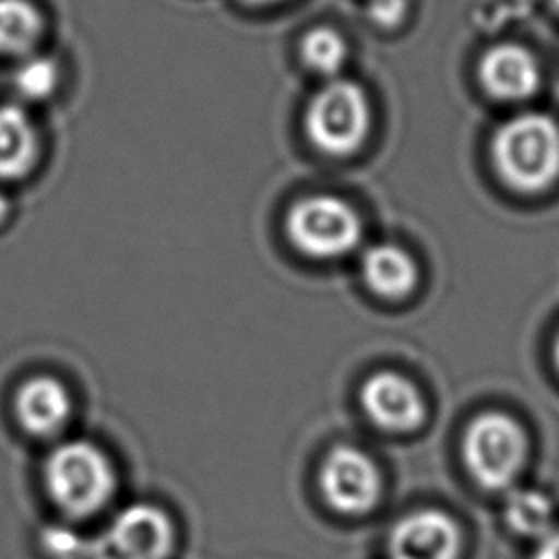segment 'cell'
<instances>
[{
	"label": "cell",
	"instance_id": "1",
	"mask_svg": "<svg viewBox=\"0 0 559 559\" xmlns=\"http://www.w3.org/2000/svg\"><path fill=\"white\" fill-rule=\"evenodd\" d=\"M41 474L50 502L63 515L76 520L103 511L118 489V474L109 454L90 439H70L55 445Z\"/></svg>",
	"mask_w": 559,
	"mask_h": 559
},
{
	"label": "cell",
	"instance_id": "2",
	"mask_svg": "<svg viewBox=\"0 0 559 559\" xmlns=\"http://www.w3.org/2000/svg\"><path fill=\"white\" fill-rule=\"evenodd\" d=\"M491 155L509 186L542 190L559 177V124L548 114H518L493 133Z\"/></svg>",
	"mask_w": 559,
	"mask_h": 559
},
{
	"label": "cell",
	"instance_id": "3",
	"mask_svg": "<svg viewBox=\"0 0 559 559\" xmlns=\"http://www.w3.org/2000/svg\"><path fill=\"white\" fill-rule=\"evenodd\" d=\"M284 229L299 253L319 260L349 253L362 234L354 207L332 194H310L295 201L286 212Z\"/></svg>",
	"mask_w": 559,
	"mask_h": 559
},
{
	"label": "cell",
	"instance_id": "4",
	"mask_svg": "<svg viewBox=\"0 0 559 559\" xmlns=\"http://www.w3.org/2000/svg\"><path fill=\"white\" fill-rule=\"evenodd\" d=\"M306 135L328 155L356 151L369 131V103L365 90L347 79L328 81L308 103Z\"/></svg>",
	"mask_w": 559,
	"mask_h": 559
},
{
	"label": "cell",
	"instance_id": "5",
	"mask_svg": "<svg viewBox=\"0 0 559 559\" xmlns=\"http://www.w3.org/2000/svg\"><path fill=\"white\" fill-rule=\"evenodd\" d=\"M175 546L170 515L151 502L120 509L109 524L87 539L85 559H168Z\"/></svg>",
	"mask_w": 559,
	"mask_h": 559
},
{
	"label": "cell",
	"instance_id": "6",
	"mask_svg": "<svg viewBox=\"0 0 559 559\" xmlns=\"http://www.w3.org/2000/svg\"><path fill=\"white\" fill-rule=\"evenodd\" d=\"M463 456L469 474L483 487L504 489L522 469L526 456L524 430L504 413H483L465 432Z\"/></svg>",
	"mask_w": 559,
	"mask_h": 559
},
{
	"label": "cell",
	"instance_id": "7",
	"mask_svg": "<svg viewBox=\"0 0 559 559\" xmlns=\"http://www.w3.org/2000/svg\"><path fill=\"white\" fill-rule=\"evenodd\" d=\"M319 487L325 502L345 515H362L376 507L382 489L376 463L352 445H336L319 469Z\"/></svg>",
	"mask_w": 559,
	"mask_h": 559
},
{
	"label": "cell",
	"instance_id": "8",
	"mask_svg": "<svg viewBox=\"0 0 559 559\" xmlns=\"http://www.w3.org/2000/svg\"><path fill=\"white\" fill-rule=\"evenodd\" d=\"M13 415L24 432L37 439L59 435L72 417L68 386L48 373H37L20 384L13 397Z\"/></svg>",
	"mask_w": 559,
	"mask_h": 559
},
{
	"label": "cell",
	"instance_id": "9",
	"mask_svg": "<svg viewBox=\"0 0 559 559\" xmlns=\"http://www.w3.org/2000/svg\"><path fill=\"white\" fill-rule=\"evenodd\" d=\"M459 550V526L441 511L411 513L389 535L391 559H456Z\"/></svg>",
	"mask_w": 559,
	"mask_h": 559
},
{
	"label": "cell",
	"instance_id": "10",
	"mask_svg": "<svg viewBox=\"0 0 559 559\" xmlns=\"http://www.w3.org/2000/svg\"><path fill=\"white\" fill-rule=\"evenodd\" d=\"M360 402L367 417L386 430H413L426 415L417 386L395 371L369 376L360 389Z\"/></svg>",
	"mask_w": 559,
	"mask_h": 559
},
{
	"label": "cell",
	"instance_id": "11",
	"mask_svg": "<svg viewBox=\"0 0 559 559\" xmlns=\"http://www.w3.org/2000/svg\"><path fill=\"white\" fill-rule=\"evenodd\" d=\"M478 76L487 94L500 100H522L539 87V66L535 57L518 44L491 46L478 63Z\"/></svg>",
	"mask_w": 559,
	"mask_h": 559
},
{
	"label": "cell",
	"instance_id": "12",
	"mask_svg": "<svg viewBox=\"0 0 559 559\" xmlns=\"http://www.w3.org/2000/svg\"><path fill=\"white\" fill-rule=\"evenodd\" d=\"M39 133L20 105H0V181L24 179L39 159Z\"/></svg>",
	"mask_w": 559,
	"mask_h": 559
},
{
	"label": "cell",
	"instance_id": "13",
	"mask_svg": "<svg viewBox=\"0 0 559 559\" xmlns=\"http://www.w3.org/2000/svg\"><path fill=\"white\" fill-rule=\"evenodd\" d=\"M362 277L373 293L386 299H400L413 290L417 266L402 247L382 242L367 249L362 258Z\"/></svg>",
	"mask_w": 559,
	"mask_h": 559
},
{
	"label": "cell",
	"instance_id": "14",
	"mask_svg": "<svg viewBox=\"0 0 559 559\" xmlns=\"http://www.w3.org/2000/svg\"><path fill=\"white\" fill-rule=\"evenodd\" d=\"M44 35V15L31 0H0V55L26 57Z\"/></svg>",
	"mask_w": 559,
	"mask_h": 559
},
{
	"label": "cell",
	"instance_id": "15",
	"mask_svg": "<svg viewBox=\"0 0 559 559\" xmlns=\"http://www.w3.org/2000/svg\"><path fill=\"white\" fill-rule=\"evenodd\" d=\"M507 524L526 537H542L550 531L552 504L537 489H513L504 504Z\"/></svg>",
	"mask_w": 559,
	"mask_h": 559
},
{
	"label": "cell",
	"instance_id": "16",
	"mask_svg": "<svg viewBox=\"0 0 559 559\" xmlns=\"http://www.w3.org/2000/svg\"><path fill=\"white\" fill-rule=\"evenodd\" d=\"M301 61L317 74L334 76L347 59L345 39L328 26H317L308 31L299 44Z\"/></svg>",
	"mask_w": 559,
	"mask_h": 559
},
{
	"label": "cell",
	"instance_id": "17",
	"mask_svg": "<svg viewBox=\"0 0 559 559\" xmlns=\"http://www.w3.org/2000/svg\"><path fill=\"white\" fill-rule=\"evenodd\" d=\"M59 83V68L55 59L44 55H26L13 74L17 94L26 100L48 98Z\"/></svg>",
	"mask_w": 559,
	"mask_h": 559
},
{
	"label": "cell",
	"instance_id": "18",
	"mask_svg": "<svg viewBox=\"0 0 559 559\" xmlns=\"http://www.w3.org/2000/svg\"><path fill=\"white\" fill-rule=\"evenodd\" d=\"M87 539L66 526H48L41 531V548L52 559H85Z\"/></svg>",
	"mask_w": 559,
	"mask_h": 559
},
{
	"label": "cell",
	"instance_id": "19",
	"mask_svg": "<svg viewBox=\"0 0 559 559\" xmlns=\"http://www.w3.org/2000/svg\"><path fill=\"white\" fill-rule=\"evenodd\" d=\"M406 11H408L406 0H369V7H367L371 22L384 28L397 26L404 20Z\"/></svg>",
	"mask_w": 559,
	"mask_h": 559
},
{
	"label": "cell",
	"instance_id": "20",
	"mask_svg": "<svg viewBox=\"0 0 559 559\" xmlns=\"http://www.w3.org/2000/svg\"><path fill=\"white\" fill-rule=\"evenodd\" d=\"M533 559H559V528H550L546 535H542Z\"/></svg>",
	"mask_w": 559,
	"mask_h": 559
},
{
	"label": "cell",
	"instance_id": "21",
	"mask_svg": "<svg viewBox=\"0 0 559 559\" xmlns=\"http://www.w3.org/2000/svg\"><path fill=\"white\" fill-rule=\"evenodd\" d=\"M9 212H11V203H9V197L0 190V225L9 218Z\"/></svg>",
	"mask_w": 559,
	"mask_h": 559
},
{
	"label": "cell",
	"instance_id": "22",
	"mask_svg": "<svg viewBox=\"0 0 559 559\" xmlns=\"http://www.w3.org/2000/svg\"><path fill=\"white\" fill-rule=\"evenodd\" d=\"M245 4L249 7H266V4H275V2H282V0H242Z\"/></svg>",
	"mask_w": 559,
	"mask_h": 559
},
{
	"label": "cell",
	"instance_id": "23",
	"mask_svg": "<svg viewBox=\"0 0 559 559\" xmlns=\"http://www.w3.org/2000/svg\"><path fill=\"white\" fill-rule=\"evenodd\" d=\"M555 360H557V365H559V338H557V345H555Z\"/></svg>",
	"mask_w": 559,
	"mask_h": 559
},
{
	"label": "cell",
	"instance_id": "24",
	"mask_svg": "<svg viewBox=\"0 0 559 559\" xmlns=\"http://www.w3.org/2000/svg\"><path fill=\"white\" fill-rule=\"evenodd\" d=\"M550 4H552L555 11H559V0H550Z\"/></svg>",
	"mask_w": 559,
	"mask_h": 559
}]
</instances>
